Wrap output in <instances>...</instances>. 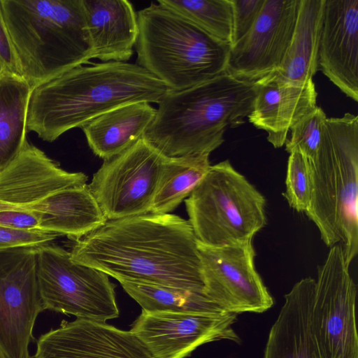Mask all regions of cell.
Returning a JSON list of instances; mask_svg holds the SVG:
<instances>
[{
    "label": "cell",
    "mask_w": 358,
    "mask_h": 358,
    "mask_svg": "<svg viewBox=\"0 0 358 358\" xmlns=\"http://www.w3.org/2000/svg\"><path fill=\"white\" fill-rule=\"evenodd\" d=\"M93 59L127 62L138 35L137 13L127 0H82Z\"/></svg>",
    "instance_id": "19"
},
{
    "label": "cell",
    "mask_w": 358,
    "mask_h": 358,
    "mask_svg": "<svg viewBox=\"0 0 358 358\" xmlns=\"http://www.w3.org/2000/svg\"><path fill=\"white\" fill-rule=\"evenodd\" d=\"M87 180L85 173L62 169L27 140L0 171V203L9 210L24 209L60 190L86 185Z\"/></svg>",
    "instance_id": "17"
},
{
    "label": "cell",
    "mask_w": 358,
    "mask_h": 358,
    "mask_svg": "<svg viewBox=\"0 0 358 358\" xmlns=\"http://www.w3.org/2000/svg\"><path fill=\"white\" fill-rule=\"evenodd\" d=\"M0 61L5 71L20 74L16 57L0 6Z\"/></svg>",
    "instance_id": "33"
},
{
    "label": "cell",
    "mask_w": 358,
    "mask_h": 358,
    "mask_svg": "<svg viewBox=\"0 0 358 358\" xmlns=\"http://www.w3.org/2000/svg\"><path fill=\"white\" fill-rule=\"evenodd\" d=\"M327 117L324 111L317 106L291 128V136L287 138L285 150L291 153L299 151L309 160L313 159L321 143L322 131Z\"/></svg>",
    "instance_id": "29"
},
{
    "label": "cell",
    "mask_w": 358,
    "mask_h": 358,
    "mask_svg": "<svg viewBox=\"0 0 358 358\" xmlns=\"http://www.w3.org/2000/svg\"><path fill=\"white\" fill-rule=\"evenodd\" d=\"M318 69L358 101V0H324Z\"/></svg>",
    "instance_id": "16"
},
{
    "label": "cell",
    "mask_w": 358,
    "mask_h": 358,
    "mask_svg": "<svg viewBox=\"0 0 358 358\" xmlns=\"http://www.w3.org/2000/svg\"><path fill=\"white\" fill-rule=\"evenodd\" d=\"M37 278L43 310L103 322L119 316L115 285L108 275L74 262L70 252L59 245L38 247Z\"/></svg>",
    "instance_id": "8"
},
{
    "label": "cell",
    "mask_w": 358,
    "mask_h": 358,
    "mask_svg": "<svg viewBox=\"0 0 358 358\" xmlns=\"http://www.w3.org/2000/svg\"><path fill=\"white\" fill-rule=\"evenodd\" d=\"M0 6L31 89L93 59L82 0H0Z\"/></svg>",
    "instance_id": "4"
},
{
    "label": "cell",
    "mask_w": 358,
    "mask_h": 358,
    "mask_svg": "<svg viewBox=\"0 0 358 358\" xmlns=\"http://www.w3.org/2000/svg\"><path fill=\"white\" fill-rule=\"evenodd\" d=\"M264 196L225 160L210 166L185 199L197 241L219 247L252 241L266 224Z\"/></svg>",
    "instance_id": "7"
},
{
    "label": "cell",
    "mask_w": 358,
    "mask_h": 358,
    "mask_svg": "<svg viewBox=\"0 0 358 358\" xmlns=\"http://www.w3.org/2000/svg\"><path fill=\"white\" fill-rule=\"evenodd\" d=\"M356 295L343 248L336 245L315 280L310 329L318 358H358Z\"/></svg>",
    "instance_id": "9"
},
{
    "label": "cell",
    "mask_w": 358,
    "mask_h": 358,
    "mask_svg": "<svg viewBox=\"0 0 358 358\" xmlns=\"http://www.w3.org/2000/svg\"><path fill=\"white\" fill-rule=\"evenodd\" d=\"M8 210V207L0 203V211H1V210Z\"/></svg>",
    "instance_id": "34"
},
{
    "label": "cell",
    "mask_w": 358,
    "mask_h": 358,
    "mask_svg": "<svg viewBox=\"0 0 358 358\" xmlns=\"http://www.w3.org/2000/svg\"><path fill=\"white\" fill-rule=\"evenodd\" d=\"M19 74L0 75V171L19 154L27 141V114L31 92Z\"/></svg>",
    "instance_id": "24"
},
{
    "label": "cell",
    "mask_w": 358,
    "mask_h": 358,
    "mask_svg": "<svg viewBox=\"0 0 358 358\" xmlns=\"http://www.w3.org/2000/svg\"><path fill=\"white\" fill-rule=\"evenodd\" d=\"M120 284L145 311L225 313L203 292L145 283Z\"/></svg>",
    "instance_id": "26"
},
{
    "label": "cell",
    "mask_w": 358,
    "mask_h": 358,
    "mask_svg": "<svg viewBox=\"0 0 358 358\" xmlns=\"http://www.w3.org/2000/svg\"><path fill=\"white\" fill-rule=\"evenodd\" d=\"M217 39L231 45L233 11L231 0H159Z\"/></svg>",
    "instance_id": "27"
},
{
    "label": "cell",
    "mask_w": 358,
    "mask_h": 358,
    "mask_svg": "<svg viewBox=\"0 0 358 358\" xmlns=\"http://www.w3.org/2000/svg\"><path fill=\"white\" fill-rule=\"evenodd\" d=\"M203 293L222 311L261 313L273 300L255 267L252 241L212 247L198 241Z\"/></svg>",
    "instance_id": "12"
},
{
    "label": "cell",
    "mask_w": 358,
    "mask_h": 358,
    "mask_svg": "<svg viewBox=\"0 0 358 358\" xmlns=\"http://www.w3.org/2000/svg\"><path fill=\"white\" fill-rule=\"evenodd\" d=\"M324 0H300L294 30L279 67L270 73L276 78L303 83L318 70V48Z\"/></svg>",
    "instance_id": "23"
},
{
    "label": "cell",
    "mask_w": 358,
    "mask_h": 358,
    "mask_svg": "<svg viewBox=\"0 0 358 358\" xmlns=\"http://www.w3.org/2000/svg\"><path fill=\"white\" fill-rule=\"evenodd\" d=\"M254 84L255 96L248 120L267 133V141L274 148H281L290 128L317 107L315 83L313 80L285 82L268 73Z\"/></svg>",
    "instance_id": "18"
},
{
    "label": "cell",
    "mask_w": 358,
    "mask_h": 358,
    "mask_svg": "<svg viewBox=\"0 0 358 358\" xmlns=\"http://www.w3.org/2000/svg\"><path fill=\"white\" fill-rule=\"evenodd\" d=\"M71 259L120 282L203 292L198 241L189 221L148 212L108 220L76 241Z\"/></svg>",
    "instance_id": "1"
},
{
    "label": "cell",
    "mask_w": 358,
    "mask_h": 358,
    "mask_svg": "<svg viewBox=\"0 0 358 358\" xmlns=\"http://www.w3.org/2000/svg\"><path fill=\"white\" fill-rule=\"evenodd\" d=\"M137 64L169 90H182L227 71L231 45L159 3L137 13Z\"/></svg>",
    "instance_id": "6"
},
{
    "label": "cell",
    "mask_w": 358,
    "mask_h": 358,
    "mask_svg": "<svg viewBox=\"0 0 358 358\" xmlns=\"http://www.w3.org/2000/svg\"><path fill=\"white\" fill-rule=\"evenodd\" d=\"M61 236L42 230L22 231L0 226V250L27 246H38L51 243Z\"/></svg>",
    "instance_id": "31"
},
{
    "label": "cell",
    "mask_w": 358,
    "mask_h": 358,
    "mask_svg": "<svg viewBox=\"0 0 358 358\" xmlns=\"http://www.w3.org/2000/svg\"><path fill=\"white\" fill-rule=\"evenodd\" d=\"M39 246L0 250V349L7 358H33L29 345L43 310L37 278Z\"/></svg>",
    "instance_id": "11"
},
{
    "label": "cell",
    "mask_w": 358,
    "mask_h": 358,
    "mask_svg": "<svg viewBox=\"0 0 358 358\" xmlns=\"http://www.w3.org/2000/svg\"><path fill=\"white\" fill-rule=\"evenodd\" d=\"M166 86L137 64L108 62L83 65L32 88L27 131L49 143L117 106L158 103Z\"/></svg>",
    "instance_id": "2"
},
{
    "label": "cell",
    "mask_w": 358,
    "mask_h": 358,
    "mask_svg": "<svg viewBox=\"0 0 358 358\" xmlns=\"http://www.w3.org/2000/svg\"><path fill=\"white\" fill-rule=\"evenodd\" d=\"M311 198L306 215L327 246L341 245L350 266L358 251V117H327L309 160Z\"/></svg>",
    "instance_id": "5"
},
{
    "label": "cell",
    "mask_w": 358,
    "mask_h": 358,
    "mask_svg": "<svg viewBox=\"0 0 358 358\" xmlns=\"http://www.w3.org/2000/svg\"><path fill=\"white\" fill-rule=\"evenodd\" d=\"M25 208L38 213L40 230L75 241L107 221L87 184L60 190Z\"/></svg>",
    "instance_id": "21"
},
{
    "label": "cell",
    "mask_w": 358,
    "mask_h": 358,
    "mask_svg": "<svg viewBox=\"0 0 358 358\" xmlns=\"http://www.w3.org/2000/svg\"><path fill=\"white\" fill-rule=\"evenodd\" d=\"M286 190L283 195L289 206L297 212L307 210L311 198V180L308 159L301 152L289 153Z\"/></svg>",
    "instance_id": "28"
},
{
    "label": "cell",
    "mask_w": 358,
    "mask_h": 358,
    "mask_svg": "<svg viewBox=\"0 0 358 358\" xmlns=\"http://www.w3.org/2000/svg\"><path fill=\"white\" fill-rule=\"evenodd\" d=\"M231 1L233 11L231 42L233 45L251 29L260 13L264 0H231Z\"/></svg>",
    "instance_id": "30"
},
{
    "label": "cell",
    "mask_w": 358,
    "mask_h": 358,
    "mask_svg": "<svg viewBox=\"0 0 358 358\" xmlns=\"http://www.w3.org/2000/svg\"><path fill=\"white\" fill-rule=\"evenodd\" d=\"M39 216L28 208L0 211V226L22 231L39 229ZM40 230V229H39Z\"/></svg>",
    "instance_id": "32"
},
{
    "label": "cell",
    "mask_w": 358,
    "mask_h": 358,
    "mask_svg": "<svg viewBox=\"0 0 358 358\" xmlns=\"http://www.w3.org/2000/svg\"><path fill=\"white\" fill-rule=\"evenodd\" d=\"M165 158L143 137L103 161L88 186L107 220L150 212Z\"/></svg>",
    "instance_id": "10"
},
{
    "label": "cell",
    "mask_w": 358,
    "mask_h": 358,
    "mask_svg": "<svg viewBox=\"0 0 358 358\" xmlns=\"http://www.w3.org/2000/svg\"><path fill=\"white\" fill-rule=\"evenodd\" d=\"M5 71L4 69H3V66L0 61V75L2 73V72Z\"/></svg>",
    "instance_id": "35"
},
{
    "label": "cell",
    "mask_w": 358,
    "mask_h": 358,
    "mask_svg": "<svg viewBox=\"0 0 358 358\" xmlns=\"http://www.w3.org/2000/svg\"><path fill=\"white\" fill-rule=\"evenodd\" d=\"M209 155L166 157L150 212L166 214L189 196L210 168Z\"/></svg>",
    "instance_id": "25"
},
{
    "label": "cell",
    "mask_w": 358,
    "mask_h": 358,
    "mask_svg": "<svg viewBox=\"0 0 358 358\" xmlns=\"http://www.w3.org/2000/svg\"><path fill=\"white\" fill-rule=\"evenodd\" d=\"M236 317L227 313L142 310L130 331L155 358H184L206 343L224 339L238 342L232 328Z\"/></svg>",
    "instance_id": "13"
},
{
    "label": "cell",
    "mask_w": 358,
    "mask_h": 358,
    "mask_svg": "<svg viewBox=\"0 0 358 358\" xmlns=\"http://www.w3.org/2000/svg\"><path fill=\"white\" fill-rule=\"evenodd\" d=\"M300 0H264L251 29L231 46L227 73L255 82L276 70L290 43Z\"/></svg>",
    "instance_id": "14"
},
{
    "label": "cell",
    "mask_w": 358,
    "mask_h": 358,
    "mask_svg": "<svg viewBox=\"0 0 358 358\" xmlns=\"http://www.w3.org/2000/svg\"><path fill=\"white\" fill-rule=\"evenodd\" d=\"M315 280L297 282L285 296V303L273 324L264 358H318L310 329Z\"/></svg>",
    "instance_id": "20"
},
{
    "label": "cell",
    "mask_w": 358,
    "mask_h": 358,
    "mask_svg": "<svg viewBox=\"0 0 358 358\" xmlns=\"http://www.w3.org/2000/svg\"><path fill=\"white\" fill-rule=\"evenodd\" d=\"M255 96L254 82L225 72L160 99L144 138L166 157L210 155L226 130L245 122Z\"/></svg>",
    "instance_id": "3"
},
{
    "label": "cell",
    "mask_w": 358,
    "mask_h": 358,
    "mask_svg": "<svg viewBox=\"0 0 358 358\" xmlns=\"http://www.w3.org/2000/svg\"><path fill=\"white\" fill-rule=\"evenodd\" d=\"M34 358H155L131 331L83 319L43 334Z\"/></svg>",
    "instance_id": "15"
},
{
    "label": "cell",
    "mask_w": 358,
    "mask_h": 358,
    "mask_svg": "<svg viewBox=\"0 0 358 358\" xmlns=\"http://www.w3.org/2000/svg\"><path fill=\"white\" fill-rule=\"evenodd\" d=\"M0 358H7L5 355L3 354V352L1 351V350L0 349Z\"/></svg>",
    "instance_id": "36"
},
{
    "label": "cell",
    "mask_w": 358,
    "mask_h": 358,
    "mask_svg": "<svg viewBox=\"0 0 358 358\" xmlns=\"http://www.w3.org/2000/svg\"><path fill=\"white\" fill-rule=\"evenodd\" d=\"M155 114L150 103L132 102L106 111L81 129L94 154L105 160L143 138Z\"/></svg>",
    "instance_id": "22"
}]
</instances>
